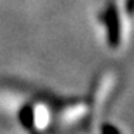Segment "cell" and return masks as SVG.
Listing matches in <instances>:
<instances>
[{"label":"cell","instance_id":"7a4b0ae2","mask_svg":"<svg viewBox=\"0 0 134 134\" xmlns=\"http://www.w3.org/2000/svg\"><path fill=\"white\" fill-rule=\"evenodd\" d=\"M103 134H119V133L111 126H106V127H103Z\"/></svg>","mask_w":134,"mask_h":134},{"label":"cell","instance_id":"6da1fadb","mask_svg":"<svg viewBox=\"0 0 134 134\" xmlns=\"http://www.w3.org/2000/svg\"><path fill=\"white\" fill-rule=\"evenodd\" d=\"M34 119H36V114L34 110L31 108V106H24L20 111V123L23 124L26 129H30L34 124Z\"/></svg>","mask_w":134,"mask_h":134}]
</instances>
